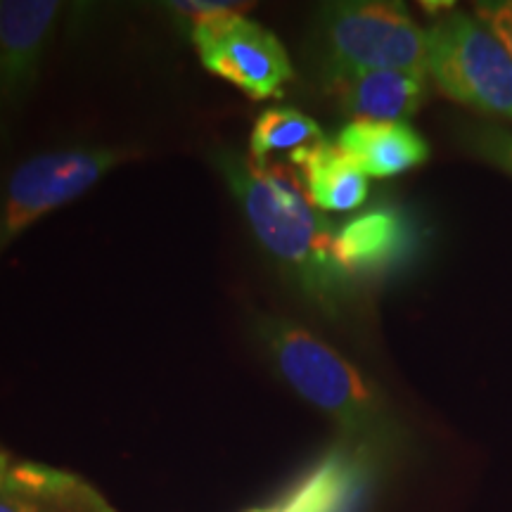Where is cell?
<instances>
[{"label": "cell", "instance_id": "6da1fadb", "mask_svg": "<svg viewBox=\"0 0 512 512\" xmlns=\"http://www.w3.org/2000/svg\"><path fill=\"white\" fill-rule=\"evenodd\" d=\"M216 166L264 252L313 302L332 309L349 275L337 264V230L309 200L297 174L283 164L256 166L230 150L216 155Z\"/></svg>", "mask_w": 512, "mask_h": 512}, {"label": "cell", "instance_id": "7a4b0ae2", "mask_svg": "<svg viewBox=\"0 0 512 512\" xmlns=\"http://www.w3.org/2000/svg\"><path fill=\"white\" fill-rule=\"evenodd\" d=\"M256 335L280 377L306 403L330 415L351 439L366 444L389 434L380 394L335 349L283 318L259 316Z\"/></svg>", "mask_w": 512, "mask_h": 512}, {"label": "cell", "instance_id": "3957f363", "mask_svg": "<svg viewBox=\"0 0 512 512\" xmlns=\"http://www.w3.org/2000/svg\"><path fill=\"white\" fill-rule=\"evenodd\" d=\"M318 36L330 81L373 69L427 76V31L399 3L325 5Z\"/></svg>", "mask_w": 512, "mask_h": 512}, {"label": "cell", "instance_id": "277c9868", "mask_svg": "<svg viewBox=\"0 0 512 512\" xmlns=\"http://www.w3.org/2000/svg\"><path fill=\"white\" fill-rule=\"evenodd\" d=\"M427 41V74L446 98L512 119V57L482 19L451 12Z\"/></svg>", "mask_w": 512, "mask_h": 512}, {"label": "cell", "instance_id": "5b68a950", "mask_svg": "<svg viewBox=\"0 0 512 512\" xmlns=\"http://www.w3.org/2000/svg\"><path fill=\"white\" fill-rule=\"evenodd\" d=\"M124 157L110 147H74L43 152L15 166L0 178V254L31 223L74 202Z\"/></svg>", "mask_w": 512, "mask_h": 512}, {"label": "cell", "instance_id": "8992f818", "mask_svg": "<svg viewBox=\"0 0 512 512\" xmlns=\"http://www.w3.org/2000/svg\"><path fill=\"white\" fill-rule=\"evenodd\" d=\"M190 38L207 72L240 88L252 100L278 98L292 79L290 55L278 36L240 12L192 24Z\"/></svg>", "mask_w": 512, "mask_h": 512}, {"label": "cell", "instance_id": "52a82bcc", "mask_svg": "<svg viewBox=\"0 0 512 512\" xmlns=\"http://www.w3.org/2000/svg\"><path fill=\"white\" fill-rule=\"evenodd\" d=\"M62 3L0 0V143L36 86Z\"/></svg>", "mask_w": 512, "mask_h": 512}, {"label": "cell", "instance_id": "ba28073f", "mask_svg": "<svg viewBox=\"0 0 512 512\" xmlns=\"http://www.w3.org/2000/svg\"><path fill=\"white\" fill-rule=\"evenodd\" d=\"M332 91L354 121H401L411 119L425 102L427 81L422 74L373 69L339 76L330 81Z\"/></svg>", "mask_w": 512, "mask_h": 512}, {"label": "cell", "instance_id": "9c48e42d", "mask_svg": "<svg viewBox=\"0 0 512 512\" xmlns=\"http://www.w3.org/2000/svg\"><path fill=\"white\" fill-rule=\"evenodd\" d=\"M411 242L408 221L384 207L344 223L335 235V256L347 275H370L392 268L408 254Z\"/></svg>", "mask_w": 512, "mask_h": 512}, {"label": "cell", "instance_id": "30bf717a", "mask_svg": "<svg viewBox=\"0 0 512 512\" xmlns=\"http://www.w3.org/2000/svg\"><path fill=\"white\" fill-rule=\"evenodd\" d=\"M337 147L347 152L368 178L399 176L430 157L425 138L401 121H351L339 131Z\"/></svg>", "mask_w": 512, "mask_h": 512}, {"label": "cell", "instance_id": "8fae6325", "mask_svg": "<svg viewBox=\"0 0 512 512\" xmlns=\"http://www.w3.org/2000/svg\"><path fill=\"white\" fill-rule=\"evenodd\" d=\"M361 453L332 451L290 491L266 508L245 512H349L361 494Z\"/></svg>", "mask_w": 512, "mask_h": 512}, {"label": "cell", "instance_id": "7c38bea8", "mask_svg": "<svg viewBox=\"0 0 512 512\" xmlns=\"http://www.w3.org/2000/svg\"><path fill=\"white\" fill-rule=\"evenodd\" d=\"M309 200L323 211H351L368 197V176L337 143H320L297 159Z\"/></svg>", "mask_w": 512, "mask_h": 512}, {"label": "cell", "instance_id": "4fadbf2b", "mask_svg": "<svg viewBox=\"0 0 512 512\" xmlns=\"http://www.w3.org/2000/svg\"><path fill=\"white\" fill-rule=\"evenodd\" d=\"M10 472L27 496V512H114L91 484L72 472L38 463H17Z\"/></svg>", "mask_w": 512, "mask_h": 512}, {"label": "cell", "instance_id": "5bb4252c", "mask_svg": "<svg viewBox=\"0 0 512 512\" xmlns=\"http://www.w3.org/2000/svg\"><path fill=\"white\" fill-rule=\"evenodd\" d=\"M325 143L320 126L306 114L292 107H268L254 121L249 136V155L256 166H271L275 155H290V164L309 152L311 147Z\"/></svg>", "mask_w": 512, "mask_h": 512}, {"label": "cell", "instance_id": "9a60e30c", "mask_svg": "<svg viewBox=\"0 0 512 512\" xmlns=\"http://www.w3.org/2000/svg\"><path fill=\"white\" fill-rule=\"evenodd\" d=\"M477 15L494 34L501 38L503 46L508 48L512 57V3H494V5H479Z\"/></svg>", "mask_w": 512, "mask_h": 512}, {"label": "cell", "instance_id": "2e32d148", "mask_svg": "<svg viewBox=\"0 0 512 512\" xmlns=\"http://www.w3.org/2000/svg\"><path fill=\"white\" fill-rule=\"evenodd\" d=\"M169 8H174L178 15L183 17H190L192 24L202 22V19H209V17H216V15H226V12H240L242 5L238 3H171Z\"/></svg>", "mask_w": 512, "mask_h": 512}, {"label": "cell", "instance_id": "e0dca14e", "mask_svg": "<svg viewBox=\"0 0 512 512\" xmlns=\"http://www.w3.org/2000/svg\"><path fill=\"white\" fill-rule=\"evenodd\" d=\"M482 147L486 150V155L512 174V136H505V133H489V136L482 140Z\"/></svg>", "mask_w": 512, "mask_h": 512}, {"label": "cell", "instance_id": "ac0fdd59", "mask_svg": "<svg viewBox=\"0 0 512 512\" xmlns=\"http://www.w3.org/2000/svg\"><path fill=\"white\" fill-rule=\"evenodd\" d=\"M0 512H27V496H24V489L17 484V479L12 477V472L0 484Z\"/></svg>", "mask_w": 512, "mask_h": 512}, {"label": "cell", "instance_id": "d6986e66", "mask_svg": "<svg viewBox=\"0 0 512 512\" xmlns=\"http://www.w3.org/2000/svg\"><path fill=\"white\" fill-rule=\"evenodd\" d=\"M10 467H12V463H10L8 453L0 451V484H3L5 479H8V475H10Z\"/></svg>", "mask_w": 512, "mask_h": 512}]
</instances>
